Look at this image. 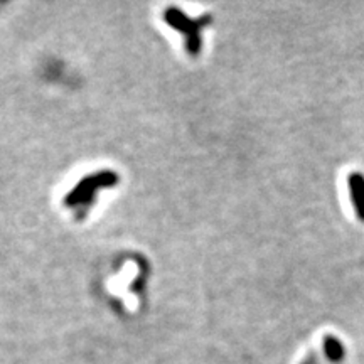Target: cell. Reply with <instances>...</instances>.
Returning <instances> with one entry per match:
<instances>
[{"label": "cell", "mask_w": 364, "mask_h": 364, "mask_svg": "<svg viewBox=\"0 0 364 364\" xmlns=\"http://www.w3.org/2000/svg\"><path fill=\"white\" fill-rule=\"evenodd\" d=\"M120 177L115 171H98L93 174L83 177L71 193H68L63 199V204L66 208H88L93 198L100 189L113 188L118 184Z\"/></svg>", "instance_id": "1"}, {"label": "cell", "mask_w": 364, "mask_h": 364, "mask_svg": "<svg viewBox=\"0 0 364 364\" xmlns=\"http://www.w3.org/2000/svg\"><path fill=\"white\" fill-rule=\"evenodd\" d=\"M164 21L169 24L172 29L179 31L186 38V49L191 56H198L201 53L203 41H201V31L206 27L209 22L213 21L211 16L199 17V19H191L186 16L181 9L169 7L164 12Z\"/></svg>", "instance_id": "2"}, {"label": "cell", "mask_w": 364, "mask_h": 364, "mask_svg": "<svg viewBox=\"0 0 364 364\" xmlns=\"http://www.w3.org/2000/svg\"><path fill=\"white\" fill-rule=\"evenodd\" d=\"M348 188L358 220L364 223V176L361 172H351L348 176Z\"/></svg>", "instance_id": "3"}, {"label": "cell", "mask_w": 364, "mask_h": 364, "mask_svg": "<svg viewBox=\"0 0 364 364\" xmlns=\"http://www.w3.org/2000/svg\"><path fill=\"white\" fill-rule=\"evenodd\" d=\"M322 346H324V353L329 361L332 363H341L346 356V349L343 343L334 336H326L324 341H322Z\"/></svg>", "instance_id": "4"}, {"label": "cell", "mask_w": 364, "mask_h": 364, "mask_svg": "<svg viewBox=\"0 0 364 364\" xmlns=\"http://www.w3.org/2000/svg\"><path fill=\"white\" fill-rule=\"evenodd\" d=\"M316 361H317L316 354H311V356L306 359V363H304V364H316Z\"/></svg>", "instance_id": "5"}]
</instances>
